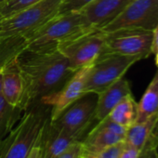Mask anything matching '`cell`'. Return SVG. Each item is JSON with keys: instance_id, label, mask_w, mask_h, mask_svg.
<instances>
[{"instance_id": "25", "label": "cell", "mask_w": 158, "mask_h": 158, "mask_svg": "<svg viewBox=\"0 0 158 158\" xmlns=\"http://www.w3.org/2000/svg\"><path fill=\"white\" fill-rule=\"evenodd\" d=\"M139 154H140V152L139 150L127 145L120 158H139Z\"/></svg>"}, {"instance_id": "19", "label": "cell", "mask_w": 158, "mask_h": 158, "mask_svg": "<svg viewBox=\"0 0 158 158\" xmlns=\"http://www.w3.org/2000/svg\"><path fill=\"white\" fill-rule=\"evenodd\" d=\"M23 114V111L22 109L10 106L2 95L0 96V140L16 126Z\"/></svg>"}, {"instance_id": "10", "label": "cell", "mask_w": 158, "mask_h": 158, "mask_svg": "<svg viewBox=\"0 0 158 158\" xmlns=\"http://www.w3.org/2000/svg\"><path fill=\"white\" fill-rule=\"evenodd\" d=\"M90 66L75 71L59 90L43 96L39 100L40 103L50 107V122L56 120L78 99L88 94L85 92V84Z\"/></svg>"}, {"instance_id": "31", "label": "cell", "mask_w": 158, "mask_h": 158, "mask_svg": "<svg viewBox=\"0 0 158 158\" xmlns=\"http://www.w3.org/2000/svg\"><path fill=\"white\" fill-rule=\"evenodd\" d=\"M3 1H4V0H0V4H1V3H2Z\"/></svg>"}, {"instance_id": "23", "label": "cell", "mask_w": 158, "mask_h": 158, "mask_svg": "<svg viewBox=\"0 0 158 158\" xmlns=\"http://www.w3.org/2000/svg\"><path fill=\"white\" fill-rule=\"evenodd\" d=\"M81 141L74 142L55 158H81Z\"/></svg>"}, {"instance_id": "28", "label": "cell", "mask_w": 158, "mask_h": 158, "mask_svg": "<svg viewBox=\"0 0 158 158\" xmlns=\"http://www.w3.org/2000/svg\"><path fill=\"white\" fill-rule=\"evenodd\" d=\"M2 95V72L0 73V96Z\"/></svg>"}, {"instance_id": "11", "label": "cell", "mask_w": 158, "mask_h": 158, "mask_svg": "<svg viewBox=\"0 0 158 158\" xmlns=\"http://www.w3.org/2000/svg\"><path fill=\"white\" fill-rule=\"evenodd\" d=\"M132 0H94L82 10L91 28L102 29L114 21Z\"/></svg>"}, {"instance_id": "32", "label": "cell", "mask_w": 158, "mask_h": 158, "mask_svg": "<svg viewBox=\"0 0 158 158\" xmlns=\"http://www.w3.org/2000/svg\"><path fill=\"white\" fill-rule=\"evenodd\" d=\"M92 158H98V157H92Z\"/></svg>"}, {"instance_id": "30", "label": "cell", "mask_w": 158, "mask_h": 158, "mask_svg": "<svg viewBox=\"0 0 158 158\" xmlns=\"http://www.w3.org/2000/svg\"><path fill=\"white\" fill-rule=\"evenodd\" d=\"M2 69H3V67H0V73L2 72Z\"/></svg>"}, {"instance_id": "26", "label": "cell", "mask_w": 158, "mask_h": 158, "mask_svg": "<svg viewBox=\"0 0 158 158\" xmlns=\"http://www.w3.org/2000/svg\"><path fill=\"white\" fill-rule=\"evenodd\" d=\"M43 138V137H42ZM41 141L42 139L33 147L31 152H29L27 158H42V151H41Z\"/></svg>"}, {"instance_id": "3", "label": "cell", "mask_w": 158, "mask_h": 158, "mask_svg": "<svg viewBox=\"0 0 158 158\" xmlns=\"http://www.w3.org/2000/svg\"><path fill=\"white\" fill-rule=\"evenodd\" d=\"M91 29L81 11L57 14L31 34L24 42V50L44 52L58 49L59 46Z\"/></svg>"}, {"instance_id": "27", "label": "cell", "mask_w": 158, "mask_h": 158, "mask_svg": "<svg viewBox=\"0 0 158 158\" xmlns=\"http://www.w3.org/2000/svg\"><path fill=\"white\" fill-rule=\"evenodd\" d=\"M158 51V24L152 31V54Z\"/></svg>"}, {"instance_id": "6", "label": "cell", "mask_w": 158, "mask_h": 158, "mask_svg": "<svg viewBox=\"0 0 158 158\" xmlns=\"http://www.w3.org/2000/svg\"><path fill=\"white\" fill-rule=\"evenodd\" d=\"M58 49L67 59L72 72L89 66L105 53V34L91 28L59 46Z\"/></svg>"}, {"instance_id": "7", "label": "cell", "mask_w": 158, "mask_h": 158, "mask_svg": "<svg viewBox=\"0 0 158 158\" xmlns=\"http://www.w3.org/2000/svg\"><path fill=\"white\" fill-rule=\"evenodd\" d=\"M96 93H88L71 104L54 121H49L48 127L56 131L87 135L95 121L94 113L97 103Z\"/></svg>"}, {"instance_id": "29", "label": "cell", "mask_w": 158, "mask_h": 158, "mask_svg": "<svg viewBox=\"0 0 158 158\" xmlns=\"http://www.w3.org/2000/svg\"><path fill=\"white\" fill-rule=\"evenodd\" d=\"M155 63H156V66L158 67V51L155 53Z\"/></svg>"}, {"instance_id": "16", "label": "cell", "mask_w": 158, "mask_h": 158, "mask_svg": "<svg viewBox=\"0 0 158 158\" xmlns=\"http://www.w3.org/2000/svg\"><path fill=\"white\" fill-rule=\"evenodd\" d=\"M86 136L83 134H70L56 131L50 128L48 124L41 141L42 158L57 157L74 142L83 140Z\"/></svg>"}, {"instance_id": "22", "label": "cell", "mask_w": 158, "mask_h": 158, "mask_svg": "<svg viewBox=\"0 0 158 158\" xmlns=\"http://www.w3.org/2000/svg\"><path fill=\"white\" fill-rule=\"evenodd\" d=\"M126 146H127V143L124 139L122 141H119L115 144H113L107 147L97 157L98 158H120Z\"/></svg>"}, {"instance_id": "17", "label": "cell", "mask_w": 158, "mask_h": 158, "mask_svg": "<svg viewBox=\"0 0 158 158\" xmlns=\"http://www.w3.org/2000/svg\"><path fill=\"white\" fill-rule=\"evenodd\" d=\"M156 114H158V70L138 103L136 123L142 122Z\"/></svg>"}, {"instance_id": "8", "label": "cell", "mask_w": 158, "mask_h": 158, "mask_svg": "<svg viewBox=\"0 0 158 158\" xmlns=\"http://www.w3.org/2000/svg\"><path fill=\"white\" fill-rule=\"evenodd\" d=\"M158 24V0H132L110 23L100 29L108 33L120 29L153 31Z\"/></svg>"}, {"instance_id": "21", "label": "cell", "mask_w": 158, "mask_h": 158, "mask_svg": "<svg viewBox=\"0 0 158 158\" xmlns=\"http://www.w3.org/2000/svg\"><path fill=\"white\" fill-rule=\"evenodd\" d=\"M92 1H94V0H62L59 14L72 11H81Z\"/></svg>"}, {"instance_id": "24", "label": "cell", "mask_w": 158, "mask_h": 158, "mask_svg": "<svg viewBox=\"0 0 158 158\" xmlns=\"http://www.w3.org/2000/svg\"><path fill=\"white\" fill-rule=\"evenodd\" d=\"M139 158H158V142L143 150Z\"/></svg>"}, {"instance_id": "4", "label": "cell", "mask_w": 158, "mask_h": 158, "mask_svg": "<svg viewBox=\"0 0 158 158\" xmlns=\"http://www.w3.org/2000/svg\"><path fill=\"white\" fill-rule=\"evenodd\" d=\"M62 0H41L23 10L0 20V39H26L51 18L59 14Z\"/></svg>"}, {"instance_id": "9", "label": "cell", "mask_w": 158, "mask_h": 158, "mask_svg": "<svg viewBox=\"0 0 158 158\" xmlns=\"http://www.w3.org/2000/svg\"><path fill=\"white\" fill-rule=\"evenodd\" d=\"M105 53L140 56L152 54V32L142 29H120L105 33Z\"/></svg>"}, {"instance_id": "18", "label": "cell", "mask_w": 158, "mask_h": 158, "mask_svg": "<svg viewBox=\"0 0 158 158\" xmlns=\"http://www.w3.org/2000/svg\"><path fill=\"white\" fill-rule=\"evenodd\" d=\"M137 116L138 102H136L132 95H129L124 98L106 117L114 123L128 128L136 123Z\"/></svg>"}, {"instance_id": "13", "label": "cell", "mask_w": 158, "mask_h": 158, "mask_svg": "<svg viewBox=\"0 0 158 158\" xmlns=\"http://www.w3.org/2000/svg\"><path fill=\"white\" fill-rule=\"evenodd\" d=\"M97 95L94 119L96 122H99L108 116L111 111L124 98L132 95V92L128 81L122 77Z\"/></svg>"}, {"instance_id": "15", "label": "cell", "mask_w": 158, "mask_h": 158, "mask_svg": "<svg viewBox=\"0 0 158 158\" xmlns=\"http://www.w3.org/2000/svg\"><path fill=\"white\" fill-rule=\"evenodd\" d=\"M124 139L123 136L94 126L81 141V158L97 157L107 147Z\"/></svg>"}, {"instance_id": "2", "label": "cell", "mask_w": 158, "mask_h": 158, "mask_svg": "<svg viewBox=\"0 0 158 158\" xmlns=\"http://www.w3.org/2000/svg\"><path fill=\"white\" fill-rule=\"evenodd\" d=\"M50 121V107L38 102L23 112L10 132L0 140V158H27Z\"/></svg>"}, {"instance_id": "12", "label": "cell", "mask_w": 158, "mask_h": 158, "mask_svg": "<svg viewBox=\"0 0 158 158\" xmlns=\"http://www.w3.org/2000/svg\"><path fill=\"white\" fill-rule=\"evenodd\" d=\"M125 141L127 146L133 147L140 152L158 142V114L130 126L127 130Z\"/></svg>"}, {"instance_id": "20", "label": "cell", "mask_w": 158, "mask_h": 158, "mask_svg": "<svg viewBox=\"0 0 158 158\" xmlns=\"http://www.w3.org/2000/svg\"><path fill=\"white\" fill-rule=\"evenodd\" d=\"M41 0H4L0 4V20L10 17Z\"/></svg>"}, {"instance_id": "14", "label": "cell", "mask_w": 158, "mask_h": 158, "mask_svg": "<svg viewBox=\"0 0 158 158\" xmlns=\"http://www.w3.org/2000/svg\"><path fill=\"white\" fill-rule=\"evenodd\" d=\"M23 93V81L17 59H13L2 69V96L12 107L21 109Z\"/></svg>"}, {"instance_id": "1", "label": "cell", "mask_w": 158, "mask_h": 158, "mask_svg": "<svg viewBox=\"0 0 158 158\" xmlns=\"http://www.w3.org/2000/svg\"><path fill=\"white\" fill-rule=\"evenodd\" d=\"M16 59L23 81L21 102L23 112L43 96L59 90L74 73L59 49L44 52L23 50Z\"/></svg>"}, {"instance_id": "5", "label": "cell", "mask_w": 158, "mask_h": 158, "mask_svg": "<svg viewBox=\"0 0 158 158\" xmlns=\"http://www.w3.org/2000/svg\"><path fill=\"white\" fill-rule=\"evenodd\" d=\"M140 60H142L140 56L103 53L89 68L86 79L85 92L96 94L102 92L118 79L124 77L127 71Z\"/></svg>"}]
</instances>
